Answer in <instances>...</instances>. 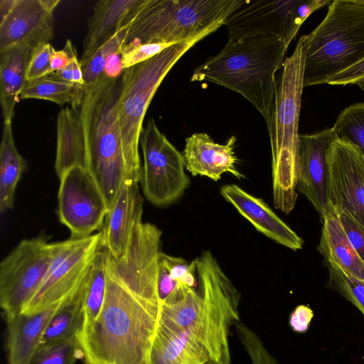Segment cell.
<instances>
[{
    "label": "cell",
    "instance_id": "6da1fadb",
    "mask_svg": "<svg viewBox=\"0 0 364 364\" xmlns=\"http://www.w3.org/2000/svg\"><path fill=\"white\" fill-rule=\"evenodd\" d=\"M162 232L142 223L125 254L102 248L106 279L98 316L76 336L85 364H140L149 358L161 309L158 267Z\"/></svg>",
    "mask_w": 364,
    "mask_h": 364
},
{
    "label": "cell",
    "instance_id": "7a4b0ae2",
    "mask_svg": "<svg viewBox=\"0 0 364 364\" xmlns=\"http://www.w3.org/2000/svg\"><path fill=\"white\" fill-rule=\"evenodd\" d=\"M200 311L188 327H157L150 364H231L229 338L240 321V294L209 250L195 259Z\"/></svg>",
    "mask_w": 364,
    "mask_h": 364
},
{
    "label": "cell",
    "instance_id": "3957f363",
    "mask_svg": "<svg viewBox=\"0 0 364 364\" xmlns=\"http://www.w3.org/2000/svg\"><path fill=\"white\" fill-rule=\"evenodd\" d=\"M288 47L278 36L228 39L220 53L193 71L191 82L209 81L242 95L268 123Z\"/></svg>",
    "mask_w": 364,
    "mask_h": 364
},
{
    "label": "cell",
    "instance_id": "277c9868",
    "mask_svg": "<svg viewBox=\"0 0 364 364\" xmlns=\"http://www.w3.org/2000/svg\"><path fill=\"white\" fill-rule=\"evenodd\" d=\"M304 52L301 38L287 58L277 80L267 124L272 149L274 206L286 214L294 208L299 169V122L304 87Z\"/></svg>",
    "mask_w": 364,
    "mask_h": 364
},
{
    "label": "cell",
    "instance_id": "5b68a950",
    "mask_svg": "<svg viewBox=\"0 0 364 364\" xmlns=\"http://www.w3.org/2000/svg\"><path fill=\"white\" fill-rule=\"evenodd\" d=\"M122 75L104 73L92 87L84 90L79 107L87 150V169L102 194L108 210L123 183L129 179L123 154L118 117Z\"/></svg>",
    "mask_w": 364,
    "mask_h": 364
},
{
    "label": "cell",
    "instance_id": "8992f818",
    "mask_svg": "<svg viewBox=\"0 0 364 364\" xmlns=\"http://www.w3.org/2000/svg\"><path fill=\"white\" fill-rule=\"evenodd\" d=\"M304 52V87L330 78L364 59L363 0H333L323 21L300 37Z\"/></svg>",
    "mask_w": 364,
    "mask_h": 364
},
{
    "label": "cell",
    "instance_id": "52a82bcc",
    "mask_svg": "<svg viewBox=\"0 0 364 364\" xmlns=\"http://www.w3.org/2000/svg\"><path fill=\"white\" fill-rule=\"evenodd\" d=\"M242 0H144L129 26L124 46L180 43L217 31Z\"/></svg>",
    "mask_w": 364,
    "mask_h": 364
},
{
    "label": "cell",
    "instance_id": "ba28073f",
    "mask_svg": "<svg viewBox=\"0 0 364 364\" xmlns=\"http://www.w3.org/2000/svg\"><path fill=\"white\" fill-rule=\"evenodd\" d=\"M202 35L176 43L153 58L124 70L118 102V117L124 161L129 179L139 181L141 164L139 153L143 121L148 107L165 76Z\"/></svg>",
    "mask_w": 364,
    "mask_h": 364
},
{
    "label": "cell",
    "instance_id": "9c48e42d",
    "mask_svg": "<svg viewBox=\"0 0 364 364\" xmlns=\"http://www.w3.org/2000/svg\"><path fill=\"white\" fill-rule=\"evenodd\" d=\"M139 144L143 153L139 183L144 196L157 207L175 203L190 185L183 154L159 129L154 119L143 128Z\"/></svg>",
    "mask_w": 364,
    "mask_h": 364
},
{
    "label": "cell",
    "instance_id": "30bf717a",
    "mask_svg": "<svg viewBox=\"0 0 364 364\" xmlns=\"http://www.w3.org/2000/svg\"><path fill=\"white\" fill-rule=\"evenodd\" d=\"M53 242L41 234L22 240L0 264V305L6 321L21 313L45 280Z\"/></svg>",
    "mask_w": 364,
    "mask_h": 364
},
{
    "label": "cell",
    "instance_id": "8fae6325",
    "mask_svg": "<svg viewBox=\"0 0 364 364\" xmlns=\"http://www.w3.org/2000/svg\"><path fill=\"white\" fill-rule=\"evenodd\" d=\"M59 180L58 215L70 237L85 238L101 230L108 207L88 170L73 167Z\"/></svg>",
    "mask_w": 364,
    "mask_h": 364
},
{
    "label": "cell",
    "instance_id": "7c38bea8",
    "mask_svg": "<svg viewBox=\"0 0 364 364\" xmlns=\"http://www.w3.org/2000/svg\"><path fill=\"white\" fill-rule=\"evenodd\" d=\"M326 161L328 203L364 228V151L336 136Z\"/></svg>",
    "mask_w": 364,
    "mask_h": 364
},
{
    "label": "cell",
    "instance_id": "4fadbf2b",
    "mask_svg": "<svg viewBox=\"0 0 364 364\" xmlns=\"http://www.w3.org/2000/svg\"><path fill=\"white\" fill-rule=\"evenodd\" d=\"M60 0H0V53L53 38Z\"/></svg>",
    "mask_w": 364,
    "mask_h": 364
},
{
    "label": "cell",
    "instance_id": "5bb4252c",
    "mask_svg": "<svg viewBox=\"0 0 364 364\" xmlns=\"http://www.w3.org/2000/svg\"><path fill=\"white\" fill-rule=\"evenodd\" d=\"M297 1L242 0L224 23L229 39L278 36L289 47L299 30L294 16Z\"/></svg>",
    "mask_w": 364,
    "mask_h": 364
},
{
    "label": "cell",
    "instance_id": "9a60e30c",
    "mask_svg": "<svg viewBox=\"0 0 364 364\" xmlns=\"http://www.w3.org/2000/svg\"><path fill=\"white\" fill-rule=\"evenodd\" d=\"M100 232L82 242L43 282L24 306L21 313L33 314L44 310L71 296L83 283L100 249Z\"/></svg>",
    "mask_w": 364,
    "mask_h": 364
},
{
    "label": "cell",
    "instance_id": "2e32d148",
    "mask_svg": "<svg viewBox=\"0 0 364 364\" xmlns=\"http://www.w3.org/2000/svg\"><path fill=\"white\" fill-rule=\"evenodd\" d=\"M336 135L333 128L299 136V169L296 190L318 213L328 209L327 151Z\"/></svg>",
    "mask_w": 364,
    "mask_h": 364
},
{
    "label": "cell",
    "instance_id": "e0dca14e",
    "mask_svg": "<svg viewBox=\"0 0 364 364\" xmlns=\"http://www.w3.org/2000/svg\"><path fill=\"white\" fill-rule=\"evenodd\" d=\"M139 183L134 179L123 183L100 231V246L116 259L125 254L134 231L142 223L143 198Z\"/></svg>",
    "mask_w": 364,
    "mask_h": 364
},
{
    "label": "cell",
    "instance_id": "ac0fdd59",
    "mask_svg": "<svg viewBox=\"0 0 364 364\" xmlns=\"http://www.w3.org/2000/svg\"><path fill=\"white\" fill-rule=\"evenodd\" d=\"M236 136H231L225 144H220L205 133L193 134L186 139L182 153L186 168L193 176H207L215 181H219L225 173L239 180L245 178L236 166Z\"/></svg>",
    "mask_w": 364,
    "mask_h": 364
},
{
    "label": "cell",
    "instance_id": "d6986e66",
    "mask_svg": "<svg viewBox=\"0 0 364 364\" xmlns=\"http://www.w3.org/2000/svg\"><path fill=\"white\" fill-rule=\"evenodd\" d=\"M220 193L257 231L294 251L302 249L303 239L262 199L250 194L235 184L221 186Z\"/></svg>",
    "mask_w": 364,
    "mask_h": 364
},
{
    "label": "cell",
    "instance_id": "ffe728a7",
    "mask_svg": "<svg viewBox=\"0 0 364 364\" xmlns=\"http://www.w3.org/2000/svg\"><path fill=\"white\" fill-rule=\"evenodd\" d=\"M144 0H101L94 7L80 60L89 58L130 23Z\"/></svg>",
    "mask_w": 364,
    "mask_h": 364
},
{
    "label": "cell",
    "instance_id": "44dd1931",
    "mask_svg": "<svg viewBox=\"0 0 364 364\" xmlns=\"http://www.w3.org/2000/svg\"><path fill=\"white\" fill-rule=\"evenodd\" d=\"M321 221V234L317 249L323 257V262L336 267L349 277L364 281V262L350 244L330 204Z\"/></svg>",
    "mask_w": 364,
    "mask_h": 364
},
{
    "label": "cell",
    "instance_id": "7402d4cb",
    "mask_svg": "<svg viewBox=\"0 0 364 364\" xmlns=\"http://www.w3.org/2000/svg\"><path fill=\"white\" fill-rule=\"evenodd\" d=\"M63 301L36 313H21L6 321L9 364L29 363L46 326Z\"/></svg>",
    "mask_w": 364,
    "mask_h": 364
},
{
    "label": "cell",
    "instance_id": "603a6c76",
    "mask_svg": "<svg viewBox=\"0 0 364 364\" xmlns=\"http://www.w3.org/2000/svg\"><path fill=\"white\" fill-rule=\"evenodd\" d=\"M76 166L87 168L85 136L79 108L66 107L57 117L55 171L60 178Z\"/></svg>",
    "mask_w": 364,
    "mask_h": 364
},
{
    "label": "cell",
    "instance_id": "cb8c5ba5",
    "mask_svg": "<svg viewBox=\"0 0 364 364\" xmlns=\"http://www.w3.org/2000/svg\"><path fill=\"white\" fill-rule=\"evenodd\" d=\"M33 48L23 46L0 53V102L4 122L11 121L16 105L26 82Z\"/></svg>",
    "mask_w": 364,
    "mask_h": 364
},
{
    "label": "cell",
    "instance_id": "d4e9b609",
    "mask_svg": "<svg viewBox=\"0 0 364 364\" xmlns=\"http://www.w3.org/2000/svg\"><path fill=\"white\" fill-rule=\"evenodd\" d=\"M26 168V161L18 151L13 136L11 121L4 122L0 146V212L12 209L15 192Z\"/></svg>",
    "mask_w": 364,
    "mask_h": 364
},
{
    "label": "cell",
    "instance_id": "484cf974",
    "mask_svg": "<svg viewBox=\"0 0 364 364\" xmlns=\"http://www.w3.org/2000/svg\"><path fill=\"white\" fill-rule=\"evenodd\" d=\"M86 278L80 287L64 300L53 316L43 332L39 346L76 337L83 323V296Z\"/></svg>",
    "mask_w": 364,
    "mask_h": 364
},
{
    "label": "cell",
    "instance_id": "4316f807",
    "mask_svg": "<svg viewBox=\"0 0 364 364\" xmlns=\"http://www.w3.org/2000/svg\"><path fill=\"white\" fill-rule=\"evenodd\" d=\"M84 96V87L69 82L55 73L26 82L20 98L41 99L51 101L60 106L70 103L79 108Z\"/></svg>",
    "mask_w": 364,
    "mask_h": 364
},
{
    "label": "cell",
    "instance_id": "83f0119b",
    "mask_svg": "<svg viewBox=\"0 0 364 364\" xmlns=\"http://www.w3.org/2000/svg\"><path fill=\"white\" fill-rule=\"evenodd\" d=\"M106 279L102 247L96 255L87 274L83 296V323L93 321L99 315L105 296Z\"/></svg>",
    "mask_w": 364,
    "mask_h": 364
},
{
    "label": "cell",
    "instance_id": "f1b7e54d",
    "mask_svg": "<svg viewBox=\"0 0 364 364\" xmlns=\"http://www.w3.org/2000/svg\"><path fill=\"white\" fill-rule=\"evenodd\" d=\"M129 23L122 28L115 36L97 49L89 58L80 60L83 73L84 90L90 88L97 82L104 73L108 58L112 54L121 52Z\"/></svg>",
    "mask_w": 364,
    "mask_h": 364
},
{
    "label": "cell",
    "instance_id": "f546056e",
    "mask_svg": "<svg viewBox=\"0 0 364 364\" xmlns=\"http://www.w3.org/2000/svg\"><path fill=\"white\" fill-rule=\"evenodd\" d=\"M82 358L76 337L40 346L28 364H74Z\"/></svg>",
    "mask_w": 364,
    "mask_h": 364
},
{
    "label": "cell",
    "instance_id": "4dcf8cb0",
    "mask_svg": "<svg viewBox=\"0 0 364 364\" xmlns=\"http://www.w3.org/2000/svg\"><path fill=\"white\" fill-rule=\"evenodd\" d=\"M332 128L338 137L348 140L364 151V102L343 109Z\"/></svg>",
    "mask_w": 364,
    "mask_h": 364
},
{
    "label": "cell",
    "instance_id": "1f68e13d",
    "mask_svg": "<svg viewBox=\"0 0 364 364\" xmlns=\"http://www.w3.org/2000/svg\"><path fill=\"white\" fill-rule=\"evenodd\" d=\"M323 264L328 271L326 287L352 303L364 316V281L349 277L328 262Z\"/></svg>",
    "mask_w": 364,
    "mask_h": 364
},
{
    "label": "cell",
    "instance_id": "d6a6232c",
    "mask_svg": "<svg viewBox=\"0 0 364 364\" xmlns=\"http://www.w3.org/2000/svg\"><path fill=\"white\" fill-rule=\"evenodd\" d=\"M235 328L237 337L252 364H279L256 332L242 322L239 323Z\"/></svg>",
    "mask_w": 364,
    "mask_h": 364
},
{
    "label": "cell",
    "instance_id": "836d02e7",
    "mask_svg": "<svg viewBox=\"0 0 364 364\" xmlns=\"http://www.w3.org/2000/svg\"><path fill=\"white\" fill-rule=\"evenodd\" d=\"M55 49L49 42L34 47L31 53L26 73V82L53 73L51 58Z\"/></svg>",
    "mask_w": 364,
    "mask_h": 364
},
{
    "label": "cell",
    "instance_id": "e575fe53",
    "mask_svg": "<svg viewBox=\"0 0 364 364\" xmlns=\"http://www.w3.org/2000/svg\"><path fill=\"white\" fill-rule=\"evenodd\" d=\"M173 45L174 44L157 43L124 46L121 50L123 69L144 62Z\"/></svg>",
    "mask_w": 364,
    "mask_h": 364
},
{
    "label": "cell",
    "instance_id": "d590c367",
    "mask_svg": "<svg viewBox=\"0 0 364 364\" xmlns=\"http://www.w3.org/2000/svg\"><path fill=\"white\" fill-rule=\"evenodd\" d=\"M334 210L338 215L350 244L360 258L364 262V228L346 213L335 209Z\"/></svg>",
    "mask_w": 364,
    "mask_h": 364
},
{
    "label": "cell",
    "instance_id": "8d00e7d4",
    "mask_svg": "<svg viewBox=\"0 0 364 364\" xmlns=\"http://www.w3.org/2000/svg\"><path fill=\"white\" fill-rule=\"evenodd\" d=\"M162 252L161 251L159 256L157 277L158 291L161 301L168 297L180 285L171 277Z\"/></svg>",
    "mask_w": 364,
    "mask_h": 364
},
{
    "label": "cell",
    "instance_id": "74e56055",
    "mask_svg": "<svg viewBox=\"0 0 364 364\" xmlns=\"http://www.w3.org/2000/svg\"><path fill=\"white\" fill-rule=\"evenodd\" d=\"M364 80V59L351 67L338 73L329 79L330 85H347L357 84Z\"/></svg>",
    "mask_w": 364,
    "mask_h": 364
},
{
    "label": "cell",
    "instance_id": "f35d334b",
    "mask_svg": "<svg viewBox=\"0 0 364 364\" xmlns=\"http://www.w3.org/2000/svg\"><path fill=\"white\" fill-rule=\"evenodd\" d=\"M314 317L311 308L306 305L296 306L289 317V325L293 331L298 333L306 332Z\"/></svg>",
    "mask_w": 364,
    "mask_h": 364
},
{
    "label": "cell",
    "instance_id": "ab89813d",
    "mask_svg": "<svg viewBox=\"0 0 364 364\" xmlns=\"http://www.w3.org/2000/svg\"><path fill=\"white\" fill-rule=\"evenodd\" d=\"M60 78L84 87L83 73L77 55L65 68L54 72Z\"/></svg>",
    "mask_w": 364,
    "mask_h": 364
},
{
    "label": "cell",
    "instance_id": "60d3db41",
    "mask_svg": "<svg viewBox=\"0 0 364 364\" xmlns=\"http://www.w3.org/2000/svg\"><path fill=\"white\" fill-rule=\"evenodd\" d=\"M77 53L70 40L66 41L65 45L62 50L54 51L51 58V68L53 72L65 68L68 65Z\"/></svg>",
    "mask_w": 364,
    "mask_h": 364
},
{
    "label": "cell",
    "instance_id": "b9f144b4",
    "mask_svg": "<svg viewBox=\"0 0 364 364\" xmlns=\"http://www.w3.org/2000/svg\"><path fill=\"white\" fill-rule=\"evenodd\" d=\"M124 71L122 53H116L110 55L105 64L104 74L111 78L119 77Z\"/></svg>",
    "mask_w": 364,
    "mask_h": 364
},
{
    "label": "cell",
    "instance_id": "7bdbcfd3",
    "mask_svg": "<svg viewBox=\"0 0 364 364\" xmlns=\"http://www.w3.org/2000/svg\"><path fill=\"white\" fill-rule=\"evenodd\" d=\"M356 85H358V86L364 91V80L358 82Z\"/></svg>",
    "mask_w": 364,
    "mask_h": 364
},
{
    "label": "cell",
    "instance_id": "ee69618b",
    "mask_svg": "<svg viewBox=\"0 0 364 364\" xmlns=\"http://www.w3.org/2000/svg\"><path fill=\"white\" fill-rule=\"evenodd\" d=\"M140 364H150L149 358L145 359Z\"/></svg>",
    "mask_w": 364,
    "mask_h": 364
},
{
    "label": "cell",
    "instance_id": "f6af8a7d",
    "mask_svg": "<svg viewBox=\"0 0 364 364\" xmlns=\"http://www.w3.org/2000/svg\"><path fill=\"white\" fill-rule=\"evenodd\" d=\"M363 1H364V0H363Z\"/></svg>",
    "mask_w": 364,
    "mask_h": 364
}]
</instances>
